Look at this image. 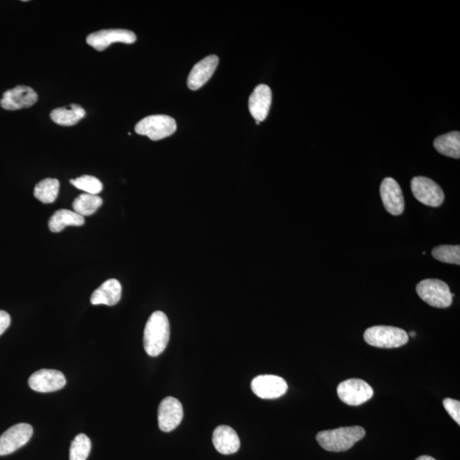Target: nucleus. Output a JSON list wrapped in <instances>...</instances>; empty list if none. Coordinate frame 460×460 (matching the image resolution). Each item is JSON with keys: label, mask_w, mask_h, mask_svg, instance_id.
Wrapping results in <instances>:
<instances>
[{"label": "nucleus", "mask_w": 460, "mask_h": 460, "mask_svg": "<svg viewBox=\"0 0 460 460\" xmlns=\"http://www.w3.org/2000/svg\"><path fill=\"white\" fill-rule=\"evenodd\" d=\"M169 339V320L162 311L154 312L147 320L144 329V350L150 357H158L166 350Z\"/></svg>", "instance_id": "nucleus-1"}, {"label": "nucleus", "mask_w": 460, "mask_h": 460, "mask_svg": "<svg viewBox=\"0 0 460 460\" xmlns=\"http://www.w3.org/2000/svg\"><path fill=\"white\" fill-rule=\"evenodd\" d=\"M365 435L366 431L361 426L340 427L319 432L317 441L327 451L345 452L361 441Z\"/></svg>", "instance_id": "nucleus-2"}, {"label": "nucleus", "mask_w": 460, "mask_h": 460, "mask_svg": "<svg viewBox=\"0 0 460 460\" xmlns=\"http://www.w3.org/2000/svg\"><path fill=\"white\" fill-rule=\"evenodd\" d=\"M368 345L383 349H393L405 346L409 342V334L401 328L391 326H375L364 333Z\"/></svg>", "instance_id": "nucleus-3"}, {"label": "nucleus", "mask_w": 460, "mask_h": 460, "mask_svg": "<svg viewBox=\"0 0 460 460\" xmlns=\"http://www.w3.org/2000/svg\"><path fill=\"white\" fill-rule=\"evenodd\" d=\"M416 291L423 301L432 307L445 309L453 303L449 287L438 279L423 280L416 287Z\"/></svg>", "instance_id": "nucleus-4"}, {"label": "nucleus", "mask_w": 460, "mask_h": 460, "mask_svg": "<svg viewBox=\"0 0 460 460\" xmlns=\"http://www.w3.org/2000/svg\"><path fill=\"white\" fill-rule=\"evenodd\" d=\"M136 133L159 141L173 135L177 131V123L168 115L156 114L147 116L137 124Z\"/></svg>", "instance_id": "nucleus-5"}, {"label": "nucleus", "mask_w": 460, "mask_h": 460, "mask_svg": "<svg viewBox=\"0 0 460 460\" xmlns=\"http://www.w3.org/2000/svg\"><path fill=\"white\" fill-rule=\"evenodd\" d=\"M338 395L349 406H360L373 397L374 390L362 379H351L339 383Z\"/></svg>", "instance_id": "nucleus-6"}, {"label": "nucleus", "mask_w": 460, "mask_h": 460, "mask_svg": "<svg viewBox=\"0 0 460 460\" xmlns=\"http://www.w3.org/2000/svg\"><path fill=\"white\" fill-rule=\"evenodd\" d=\"M411 190L416 199L431 207L441 206L445 199L442 188L433 180L426 177L412 179Z\"/></svg>", "instance_id": "nucleus-7"}, {"label": "nucleus", "mask_w": 460, "mask_h": 460, "mask_svg": "<svg viewBox=\"0 0 460 460\" xmlns=\"http://www.w3.org/2000/svg\"><path fill=\"white\" fill-rule=\"evenodd\" d=\"M33 433V427L26 423L9 428L0 437V456L11 454L21 449L29 442Z\"/></svg>", "instance_id": "nucleus-8"}, {"label": "nucleus", "mask_w": 460, "mask_h": 460, "mask_svg": "<svg viewBox=\"0 0 460 460\" xmlns=\"http://www.w3.org/2000/svg\"><path fill=\"white\" fill-rule=\"evenodd\" d=\"M251 390L262 399H276L287 393L286 380L275 375H259L251 383Z\"/></svg>", "instance_id": "nucleus-9"}, {"label": "nucleus", "mask_w": 460, "mask_h": 460, "mask_svg": "<svg viewBox=\"0 0 460 460\" xmlns=\"http://www.w3.org/2000/svg\"><path fill=\"white\" fill-rule=\"evenodd\" d=\"M137 36L130 30L105 29L95 32L86 38L88 45L98 51L106 50L114 43L133 44Z\"/></svg>", "instance_id": "nucleus-10"}, {"label": "nucleus", "mask_w": 460, "mask_h": 460, "mask_svg": "<svg viewBox=\"0 0 460 460\" xmlns=\"http://www.w3.org/2000/svg\"><path fill=\"white\" fill-rule=\"evenodd\" d=\"M67 380L62 372L53 369H41L35 372L29 379L32 390L41 393L58 391L66 386Z\"/></svg>", "instance_id": "nucleus-11"}, {"label": "nucleus", "mask_w": 460, "mask_h": 460, "mask_svg": "<svg viewBox=\"0 0 460 460\" xmlns=\"http://www.w3.org/2000/svg\"><path fill=\"white\" fill-rule=\"evenodd\" d=\"M183 418V405L177 398L168 397L159 404L158 423L162 431H173L181 423Z\"/></svg>", "instance_id": "nucleus-12"}, {"label": "nucleus", "mask_w": 460, "mask_h": 460, "mask_svg": "<svg viewBox=\"0 0 460 460\" xmlns=\"http://www.w3.org/2000/svg\"><path fill=\"white\" fill-rule=\"evenodd\" d=\"M38 101V94L29 86H18L8 90L0 100V106L6 110H18L30 107Z\"/></svg>", "instance_id": "nucleus-13"}, {"label": "nucleus", "mask_w": 460, "mask_h": 460, "mask_svg": "<svg viewBox=\"0 0 460 460\" xmlns=\"http://www.w3.org/2000/svg\"><path fill=\"white\" fill-rule=\"evenodd\" d=\"M380 196L388 213L393 216L403 213L405 202L401 187L395 179L386 178L383 180L380 186Z\"/></svg>", "instance_id": "nucleus-14"}, {"label": "nucleus", "mask_w": 460, "mask_h": 460, "mask_svg": "<svg viewBox=\"0 0 460 460\" xmlns=\"http://www.w3.org/2000/svg\"><path fill=\"white\" fill-rule=\"evenodd\" d=\"M218 63L219 59L217 55H213L196 63L188 79V86L190 89L197 91L205 85L217 70Z\"/></svg>", "instance_id": "nucleus-15"}, {"label": "nucleus", "mask_w": 460, "mask_h": 460, "mask_svg": "<svg viewBox=\"0 0 460 460\" xmlns=\"http://www.w3.org/2000/svg\"><path fill=\"white\" fill-rule=\"evenodd\" d=\"M272 91L266 85H259L255 88L249 98V110L256 123L265 121L271 107Z\"/></svg>", "instance_id": "nucleus-16"}, {"label": "nucleus", "mask_w": 460, "mask_h": 460, "mask_svg": "<svg viewBox=\"0 0 460 460\" xmlns=\"http://www.w3.org/2000/svg\"><path fill=\"white\" fill-rule=\"evenodd\" d=\"M122 287L121 282L116 279L107 280L103 282L97 290H95L91 297V303L93 305H104L114 306L117 305L121 298Z\"/></svg>", "instance_id": "nucleus-17"}, {"label": "nucleus", "mask_w": 460, "mask_h": 460, "mask_svg": "<svg viewBox=\"0 0 460 460\" xmlns=\"http://www.w3.org/2000/svg\"><path fill=\"white\" fill-rule=\"evenodd\" d=\"M213 442L215 449L220 454L229 455L238 452L241 447V441L234 429L227 426H220L216 428L213 435Z\"/></svg>", "instance_id": "nucleus-18"}, {"label": "nucleus", "mask_w": 460, "mask_h": 460, "mask_svg": "<svg viewBox=\"0 0 460 460\" xmlns=\"http://www.w3.org/2000/svg\"><path fill=\"white\" fill-rule=\"evenodd\" d=\"M85 218L74 211L61 209L55 211L49 220V229L53 233H59L67 226H82Z\"/></svg>", "instance_id": "nucleus-19"}, {"label": "nucleus", "mask_w": 460, "mask_h": 460, "mask_svg": "<svg viewBox=\"0 0 460 460\" xmlns=\"http://www.w3.org/2000/svg\"><path fill=\"white\" fill-rule=\"evenodd\" d=\"M86 110L77 104H72L69 107H58L51 113V118L58 125L72 126L76 125L85 117Z\"/></svg>", "instance_id": "nucleus-20"}, {"label": "nucleus", "mask_w": 460, "mask_h": 460, "mask_svg": "<svg viewBox=\"0 0 460 460\" xmlns=\"http://www.w3.org/2000/svg\"><path fill=\"white\" fill-rule=\"evenodd\" d=\"M434 147L438 153L454 159L460 158V133L452 131L435 139Z\"/></svg>", "instance_id": "nucleus-21"}, {"label": "nucleus", "mask_w": 460, "mask_h": 460, "mask_svg": "<svg viewBox=\"0 0 460 460\" xmlns=\"http://www.w3.org/2000/svg\"><path fill=\"white\" fill-rule=\"evenodd\" d=\"M60 183L58 179L46 178L34 188V197L44 204L53 203L59 194Z\"/></svg>", "instance_id": "nucleus-22"}, {"label": "nucleus", "mask_w": 460, "mask_h": 460, "mask_svg": "<svg viewBox=\"0 0 460 460\" xmlns=\"http://www.w3.org/2000/svg\"><path fill=\"white\" fill-rule=\"evenodd\" d=\"M103 205V199L97 195L83 194L73 202L74 211L85 217L94 214Z\"/></svg>", "instance_id": "nucleus-23"}, {"label": "nucleus", "mask_w": 460, "mask_h": 460, "mask_svg": "<svg viewBox=\"0 0 460 460\" xmlns=\"http://www.w3.org/2000/svg\"><path fill=\"white\" fill-rule=\"evenodd\" d=\"M91 450V442L85 434L76 435L70 447V460H86Z\"/></svg>", "instance_id": "nucleus-24"}, {"label": "nucleus", "mask_w": 460, "mask_h": 460, "mask_svg": "<svg viewBox=\"0 0 460 460\" xmlns=\"http://www.w3.org/2000/svg\"><path fill=\"white\" fill-rule=\"evenodd\" d=\"M432 256L440 262L460 265V247L443 245L435 247Z\"/></svg>", "instance_id": "nucleus-25"}, {"label": "nucleus", "mask_w": 460, "mask_h": 460, "mask_svg": "<svg viewBox=\"0 0 460 460\" xmlns=\"http://www.w3.org/2000/svg\"><path fill=\"white\" fill-rule=\"evenodd\" d=\"M71 184L77 189L85 191L86 194L98 195L103 190V183L93 176L84 175L76 179L70 180Z\"/></svg>", "instance_id": "nucleus-26"}, {"label": "nucleus", "mask_w": 460, "mask_h": 460, "mask_svg": "<svg viewBox=\"0 0 460 460\" xmlns=\"http://www.w3.org/2000/svg\"><path fill=\"white\" fill-rule=\"evenodd\" d=\"M443 406L458 425H460V402L451 398L444 399Z\"/></svg>", "instance_id": "nucleus-27"}, {"label": "nucleus", "mask_w": 460, "mask_h": 460, "mask_svg": "<svg viewBox=\"0 0 460 460\" xmlns=\"http://www.w3.org/2000/svg\"><path fill=\"white\" fill-rule=\"evenodd\" d=\"M11 317L7 312L0 310V336H1L7 330V328L11 325Z\"/></svg>", "instance_id": "nucleus-28"}, {"label": "nucleus", "mask_w": 460, "mask_h": 460, "mask_svg": "<svg viewBox=\"0 0 460 460\" xmlns=\"http://www.w3.org/2000/svg\"><path fill=\"white\" fill-rule=\"evenodd\" d=\"M416 460H435V459L434 458L431 457V456L423 455V456H420V457H419Z\"/></svg>", "instance_id": "nucleus-29"}, {"label": "nucleus", "mask_w": 460, "mask_h": 460, "mask_svg": "<svg viewBox=\"0 0 460 460\" xmlns=\"http://www.w3.org/2000/svg\"><path fill=\"white\" fill-rule=\"evenodd\" d=\"M409 336H411V337H415L416 334L414 333V331H411V333H409Z\"/></svg>", "instance_id": "nucleus-30"}]
</instances>
